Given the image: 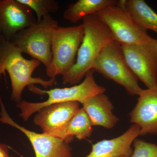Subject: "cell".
Masks as SVG:
<instances>
[{"label":"cell","mask_w":157,"mask_h":157,"mask_svg":"<svg viewBox=\"0 0 157 157\" xmlns=\"http://www.w3.org/2000/svg\"><path fill=\"white\" fill-rule=\"evenodd\" d=\"M41 64L36 59L25 58L17 47L0 35V79L3 74L6 76V71L11 79L12 101L17 104L22 101L21 95L27 86L40 84L47 90L55 84L56 78L45 80L33 77L34 71Z\"/></svg>","instance_id":"cell-1"},{"label":"cell","mask_w":157,"mask_h":157,"mask_svg":"<svg viewBox=\"0 0 157 157\" xmlns=\"http://www.w3.org/2000/svg\"><path fill=\"white\" fill-rule=\"evenodd\" d=\"M82 21L83 39L75 64L62 75L64 84L73 86L80 83L87 72L91 70L95 60L103 48L114 41L109 30L94 14L86 16Z\"/></svg>","instance_id":"cell-2"},{"label":"cell","mask_w":157,"mask_h":157,"mask_svg":"<svg viewBox=\"0 0 157 157\" xmlns=\"http://www.w3.org/2000/svg\"><path fill=\"white\" fill-rule=\"evenodd\" d=\"M94 72L93 69L90 70L83 81L70 87L48 90L41 89L34 85L28 86L29 90L34 94L40 95L46 94L48 98L46 101L39 103L21 101L17 103V107L20 110V117L26 121L34 113L51 104L70 101H76L82 104L86 99L91 96L105 93L106 88L96 82L94 76Z\"/></svg>","instance_id":"cell-3"},{"label":"cell","mask_w":157,"mask_h":157,"mask_svg":"<svg viewBox=\"0 0 157 157\" xmlns=\"http://www.w3.org/2000/svg\"><path fill=\"white\" fill-rule=\"evenodd\" d=\"M83 36L82 24L73 26L58 25L54 28L52 37V59L49 68L46 70L49 78L62 76L73 67Z\"/></svg>","instance_id":"cell-4"},{"label":"cell","mask_w":157,"mask_h":157,"mask_svg":"<svg viewBox=\"0 0 157 157\" xmlns=\"http://www.w3.org/2000/svg\"><path fill=\"white\" fill-rule=\"evenodd\" d=\"M58 23L51 14L43 17L33 25L19 31L10 42L22 53L30 56L49 68L52 59V37L54 28Z\"/></svg>","instance_id":"cell-5"},{"label":"cell","mask_w":157,"mask_h":157,"mask_svg":"<svg viewBox=\"0 0 157 157\" xmlns=\"http://www.w3.org/2000/svg\"><path fill=\"white\" fill-rule=\"evenodd\" d=\"M92 69L123 86L131 95L139 96L143 90L138 84V78L126 61L121 45L115 41L103 48Z\"/></svg>","instance_id":"cell-6"},{"label":"cell","mask_w":157,"mask_h":157,"mask_svg":"<svg viewBox=\"0 0 157 157\" xmlns=\"http://www.w3.org/2000/svg\"><path fill=\"white\" fill-rule=\"evenodd\" d=\"M106 26L114 41L121 45L146 42L151 38L135 22L124 6V0L108 6L94 14Z\"/></svg>","instance_id":"cell-7"},{"label":"cell","mask_w":157,"mask_h":157,"mask_svg":"<svg viewBox=\"0 0 157 157\" xmlns=\"http://www.w3.org/2000/svg\"><path fill=\"white\" fill-rule=\"evenodd\" d=\"M153 38L142 43L121 45L128 66L147 89L157 87V52Z\"/></svg>","instance_id":"cell-8"},{"label":"cell","mask_w":157,"mask_h":157,"mask_svg":"<svg viewBox=\"0 0 157 157\" xmlns=\"http://www.w3.org/2000/svg\"><path fill=\"white\" fill-rule=\"evenodd\" d=\"M0 106V122L14 127L25 135L33 146L36 157H73L69 143L48 134L30 131L15 122L6 111L1 96Z\"/></svg>","instance_id":"cell-9"},{"label":"cell","mask_w":157,"mask_h":157,"mask_svg":"<svg viewBox=\"0 0 157 157\" xmlns=\"http://www.w3.org/2000/svg\"><path fill=\"white\" fill-rule=\"evenodd\" d=\"M37 22L34 11L17 0H0V35L7 40Z\"/></svg>","instance_id":"cell-10"},{"label":"cell","mask_w":157,"mask_h":157,"mask_svg":"<svg viewBox=\"0 0 157 157\" xmlns=\"http://www.w3.org/2000/svg\"><path fill=\"white\" fill-rule=\"evenodd\" d=\"M129 113L130 122L140 128V136L157 135V87L143 89Z\"/></svg>","instance_id":"cell-11"},{"label":"cell","mask_w":157,"mask_h":157,"mask_svg":"<svg viewBox=\"0 0 157 157\" xmlns=\"http://www.w3.org/2000/svg\"><path fill=\"white\" fill-rule=\"evenodd\" d=\"M76 101L51 104L42 108L34 116L33 122L42 130L49 134L64 126L80 109Z\"/></svg>","instance_id":"cell-12"},{"label":"cell","mask_w":157,"mask_h":157,"mask_svg":"<svg viewBox=\"0 0 157 157\" xmlns=\"http://www.w3.org/2000/svg\"><path fill=\"white\" fill-rule=\"evenodd\" d=\"M140 134V127L133 124L119 137L93 144L91 151L85 157H130L133 151L132 143Z\"/></svg>","instance_id":"cell-13"},{"label":"cell","mask_w":157,"mask_h":157,"mask_svg":"<svg viewBox=\"0 0 157 157\" xmlns=\"http://www.w3.org/2000/svg\"><path fill=\"white\" fill-rule=\"evenodd\" d=\"M82 104L93 126L112 129L119 121L113 113L114 107L112 103L104 93L91 96L86 99Z\"/></svg>","instance_id":"cell-14"},{"label":"cell","mask_w":157,"mask_h":157,"mask_svg":"<svg viewBox=\"0 0 157 157\" xmlns=\"http://www.w3.org/2000/svg\"><path fill=\"white\" fill-rule=\"evenodd\" d=\"M92 127L88 116L82 107L64 126L48 135L69 143L74 137L79 140L89 137L92 133Z\"/></svg>","instance_id":"cell-15"},{"label":"cell","mask_w":157,"mask_h":157,"mask_svg":"<svg viewBox=\"0 0 157 157\" xmlns=\"http://www.w3.org/2000/svg\"><path fill=\"white\" fill-rule=\"evenodd\" d=\"M116 0H78L65 9L63 17L66 20L76 23L88 15H92L108 7L115 5Z\"/></svg>","instance_id":"cell-16"},{"label":"cell","mask_w":157,"mask_h":157,"mask_svg":"<svg viewBox=\"0 0 157 157\" xmlns=\"http://www.w3.org/2000/svg\"><path fill=\"white\" fill-rule=\"evenodd\" d=\"M124 6L138 25L157 34V14L144 1L124 0Z\"/></svg>","instance_id":"cell-17"},{"label":"cell","mask_w":157,"mask_h":157,"mask_svg":"<svg viewBox=\"0 0 157 157\" xmlns=\"http://www.w3.org/2000/svg\"><path fill=\"white\" fill-rule=\"evenodd\" d=\"M29 6L36 13L37 21H40L48 14L57 12L59 9L58 2L55 0H17Z\"/></svg>","instance_id":"cell-18"},{"label":"cell","mask_w":157,"mask_h":157,"mask_svg":"<svg viewBox=\"0 0 157 157\" xmlns=\"http://www.w3.org/2000/svg\"><path fill=\"white\" fill-rule=\"evenodd\" d=\"M134 149L130 157H157V144L140 139H135Z\"/></svg>","instance_id":"cell-19"},{"label":"cell","mask_w":157,"mask_h":157,"mask_svg":"<svg viewBox=\"0 0 157 157\" xmlns=\"http://www.w3.org/2000/svg\"><path fill=\"white\" fill-rule=\"evenodd\" d=\"M0 157H10L9 155V147L0 142Z\"/></svg>","instance_id":"cell-20"},{"label":"cell","mask_w":157,"mask_h":157,"mask_svg":"<svg viewBox=\"0 0 157 157\" xmlns=\"http://www.w3.org/2000/svg\"><path fill=\"white\" fill-rule=\"evenodd\" d=\"M153 44L154 45L155 48L157 52V39H154Z\"/></svg>","instance_id":"cell-21"},{"label":"cell","mask_w":157,"mask_h":157,"mask_svg":"<svg viewBox=\"0 0 157 157\" xmlns=\"http://www.w3.org/2000/svg\"><path fill=\"white\" fill-rule=\"evenodd\" d=\"M124 157V156H121V157Z\"/></svg>","instance_id":"cell-22"},{"label":"cell","mask_w":157,"mask_h":157,"mask_svg":"<svg viewBox=\"0 0 157 157\" xmlns=\"http://www.w3.org/2000/svg\"><path fill=\"white\" fill-rule=\"evenodd\" d=\"M10 157H11V156H10Z\"/></svg>","instance_id":"cell-23"}]
</instances>
